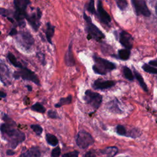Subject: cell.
<instances>
[{
	"label": "cell",
	"instance_id": "obj_1",
	"mask_svg": "<svg viewBox=\"0 0 157 157\" xmlns=\"http://www.w3.org/2000/svg\"><path fill=\"white\" fill-rule=\"evenodd\" d=\"M2 119L5 123L1 125V134L4 139L9 143L10 147L15 148L20 143L25 140V134L15 128V122L7 115L4 113Z\"/></svg>",
	"mask_w": 157,
	"mask_h": 157
},
{
	"label": "cell",
	"instance_id": "obj_2",
	"mask_svg": "<svg viewBox=\"0 0 157 157\" xmlns=\"http://www.w3.org/2000/svg\"><path fill=\"white\" fill-rule=\"evenodd\" d=\"M31 4V1L28 0H14L13 4L15 7V12H13V18L15 21H17V25L19 26H25V22L24 19L26 18L28 13L26 12V8L29 4Z\"/></svg>",
	"mask_w": 157,
	"mask_h": 157
},
{
	"label": "cell",
	"instance_id": "obj_3",
	"mask_svg": "<svg viewBox=\"0 0 157 157\" xmlns=\"http://www.w3.org/2000/svg\"><path fill=\"white\" fill-rule=\"evenodd\" d=\"M94 64L92 69L94 72L99 75H106L108 72L114 70L116 68L115 64L105 59L94 55L93 56Z\"/></svg>",
	"mask_w": 157,
	"mask_h": 157
},
{
	"label": "cell",
	"instance_id": "obj_4",
	"mask_svg": "<svg viewBox=\"0 0 157 157\" xmlns=\"http://www.w3.org/2000/svg\"><path fill=\"white\" fill-rule=\"evenodd\" d=\"M83 18L86 23V30L88 33L87 39H94L97 42H101L105 38L104 34L94 24L92 23L91 18L88 16L85 12H83Z\"/></svg>",
	"mask_w": 157,
	"mask_h": 157
},
{
	"label": "cell",
	"instance_id": "obj_5",
	"mask_svg": "<svg viewBox=\"0 0 157 157\" xmlns=\"http://www.w3.org/2000/svg\"><path fill=\"white\" fill-rule=\"evenodd\" d=\"M13 77L15 79L21 78L25 80L31 81L37 85H40V81L34 72L28 69L26 66H23L18 71H16L13 74Z\"/></svg>",
	"mask_w": 157,
	"mask_h": 157
},
{
	"label": "cell",
	"instance_id": "obj_6",
	"mask_svg": "<svg viewBox=\"0 0 157 157\" xmlns=\"http://www.w3.org/2000/svg\"><path fill=\"white\" fill-rule=\"evenodd\" d=\"M83 100L94 110H96L99 109L102 102V96L98 93L87 90L85 92Z\"/></svg>",
	"mask_w": 157,
	"mask_h": 157
},
{
	"label": "cell",
	"instance_id": "obj_7",
	"mask_svg": "<svg viewBox=\"0 0 157 157\" xmlns=\"http://www.w3.org/2000/svg\"><path fill=\"white\" fill-rule=\"evenodd\" d=\"M76 144L82 149H85L94 144V139L92 136L85 130L80 131L76 136Z\"/></svg>",
	"mask_w": 157,
	"mask_h": 157
},
{
	"label": "cell",
	"instance_id": "obj_8",
	"mask_svg": "<svg viewBox=\"0 0 157 157\" xmlns=\"http://www.w3.org/2000/svg\"><path fill=\"white\" fill-rule=\"evenodd\" d=\"M17 40L25 50L30 49L34 43L33 37L28 31H20L17 34Z\"/></svg>",
	"mask_w": 157,
	"mask_h": 157
},
{
	"label": "cell",
	"instance_id": "obj_9",
	"mask_svg": "<svg viewBox=\"0 0 157 157\" xmlns=\"http://www.w3.org/2000/svg\"><path fill=\"white\" fill-rule=\"evenodd\" d=\"M42 17V12L39 8H37L36 12L28 13L26 19L29 25L32 27L34 31H37L40 25V18Z\"/></svg>",
	"mask_w": 157,
	"mask_h": 157
},
{
	"label": "cell",
	"instance_id": "obj_10",
	"mask_svg": "<svg viewBox=\"0 0 157 157\" xmlns=\"http://www.w3.org/2000/svg\"><path fill=\"white\" fill-rule=\"evenodd\" d=\"M131 3L134 7L137 15H142L145 17H150L151 12L148 9L146 2L144 0H132Z\"/></svg>",
	"mask_w": 157,
	"mask_h": 157
},
{
	"label": "cell",
	"instance_id": "obj_11",
	"mask_svg": "<svg viewBox=\"0 0 157 157\" xmlns=\"http://www.w3.org/2000/svg\"><path fill=\"white\" fill-rule=\"evenodd\" d=\"M97 15L99 20L106 25H109L111 22V17L107 11L103 8L101 1H98Z\"/></svg>",
	"mask_w": 157,
	"mask_h": 157
},
{
	"label": "cell",
	"instance_id": "obj_12",
	"mask_svg": "<svg viewBox=\"0 0 157 157\" xmlns=\"http://www.w3.org/2000/svg\"><path fill=\"white\" fill-rule=\"evenodd\" d=\"M119 42L125 48L131 50L133 45V38L132 36L125 31H121L119 34Z\"/></svg>",
	"mask_w": 157,
	"mask_h": 157
},
{
	"label": "cell",
	"instance_id": "obj_13",
	"mask_svg": "<svg viewBox=\"0 0 157 157\" xmlns=\"http://www.w3.org/2000/svg\"><path fill=\"white\" fill-rule=\"evenodd\" d=\"M116 82L112 80H103L102 78H98L94 80L92 86L96 90H106L109 89L115 85Z\"/></svg>",
	"mask_w": 157,
	"mask_h": 157
},
{
	"label": "cell",
	"instance_id": "obj_14",
	"mask_svg": "<svg viewBox=\"0 0 157 157\" xmlns=\"http://www.w3.org/2000/svg\"><path fill=\"white\" fill-rule=\"evenodd\" d=\"M72 42H71V43L69 45L67 50L64 55V62L65 64L67 66H74L75 65V59L73 55V52H72Z\"/></svg>",
	"mask_w": 157,
	"mask_h": 157
},
{
	"label": "cell",
	"instance_id": "obj_15",
	"mask_svg": "<svg viewBox=\"0 0 157 157\" xmlns=\"http://www.w3.org/2000/svg\"><path fill=\"white\" fill-rule=\"evenodd\" d=\"M20 157H40V152L37 147H33L21 153Z\"/></svg>",
	"mask_w": 157,
	"mask_h": 157
},
{
	"label": "cell",
	"instance_id": "obj_16",
	"mask_svg": "<svg viewBox=\"0 0 157 157\" xmlns=\"http://www.w3.org/2000/svg\"><path fill=\"white\" fill-rule=\"evenodd\" d=\"M55 26L52 25L50 22H47L46 24V29L45 31V37L47 39V40L48 43L50 44H52V39L55 33Z\"/></svg>",
	"mask_w": 157,
	"mask_h": 157
},
{
	"label": "cell",
	"instance_id": "obj_17",
	"mask_svg": "<svg viewBox=\"0 0 157 157\" xmlns=\"http://www.w3.org/2000/svg\"><path fill=\"white\" fill-rule=\"evenodd\" d=\"M133 72L134 74V76L136 77V78L137 79V80L138 81L140 86L142 87V88L145 91L147 92L148 91V88L147 86L145 83V82L144 80V78L142 77V76L139 74V72L138 71H137L134 67H133Z\"/></svg>",
	"mask_w": 157,
	"mask_h": 157
},
{
	"label": "cell",
	"instance_id": "obj_18",
	"mask_svg": "<svg viewBox=\"0 0 157 157\" xmlns=\"http://www.w3.org/2000/svg\"><path fill=\"white\" fill-rule=\"evenodd\" d=\"M101 151L107 157H113L118 152V148L116 147H108L102 150Z\"/></svg>",
	"mask_w": 157,
	"mask_h": 157
},
{
	"label": "cell",
	"instance_id": "obj_19",
	"mask_svg": "<svg viewBox=\"0 0 157 157\" xmlns=\"http://www.w3.org/2000/svg\"><path fill=\"white\" fill-rule=\"evenodd\" d=\"M108 103V102H107ZM108 109H109L110 111L112 112H116L118 113H121L122 111L120 110V109L118 107V101L117 99H115L114 100H112V101L109 102L108 104Z\"/></svg>",
	"mask_w": 157,
	"mask_h": 157
},
{
	"label": "cell",
	"instance_id": "obj_20",
	"mask_svg": "<svg viewBox=\"0 0 157 157\" xmlns=\"http://www.w3.org/2000/svg\"><path fill=\"white\" fill-rule=\"evenodd\" d=\"M7 59L9 61V62L15 67L21 69L23 67V66L18 61L17 59L16 58V57L11 53V52H9L7 55Z\"/></svg>",
	"mask_w": 157,
	"mask_h": 157
},
{
	"label": "cell",
	"instance_id": "obj_21",
	"mask_svg": "<svg viewBox=\"0 0 157 157\" xmlns=\"http://www.w3.org/2000/svg\"><path fill=\"white\" fill-rule=\"evenodd\" d=\"M131 52L130 50L124 48V49H120L118 51V58L120 59L126 61L128 60L130 56Z\"/></svg>",
	"mask_w": 157,
	"mask_h": 157
},
{
	"label": "cell",
	"instance_id": "obj_22",
	"mask_svg": "<svg viewBox=\"0 0 157 157\" xmlns=\"http://www.w3.org/2000/svg\"><path fill=\"white\" fill-rule=\"evenodd\" d=\"M72 96L71 94L67 96L66 98H61L59 102L56 104H55V107L56 108H59L63 105L69 104L72 102Z\"/></svg>",
	"mask_w": 157,
	"mask_h": 157
},
{
	"label": "cell",
	"instance_id": "obj_23",
	"mask_svg": "<svg viewBox=\"0 0 157 157\" xmlns=\"http://www.w3.org/2000/svg\"><path fill=\"white\" fill-rule=\"evenodd\" d=\"M45 139L47 143L52 146H56L58 144V139L57 137L52 134H47L45 135Z\"/></svg>",
	"mask_w": 157,
	"mask_h": 157
},
{
	"label": "cell",
	"instance_id": "obj_24",
	"mask_svg": "<svg viewBox=\"0 0 157 157\" xmlns=\"http://www.w3.org/2000/svg\"><path fill=\"white\" fill-rule=\"evenodd\" d=\"M123 72L124 77L129 80V81H132L134 80V75L133 73L132 72L131 70L127 66H123Z\"/></svg>",
	"mask_w": 157,
	"mask_h": 157
},
{
	"label": "cell",
	"instance_id": "obj_25",
	"mask_svg": "<svg viewBox=\"0 0 157 157\" xmlns=\"http://www.w3.org/2000/svg\"><path fill=\"white\" fill-rule=\"evenodd\" d=\"M31 109L33 111H35V112H37L39 113H44L46 111V109L43 106V105L38 102H37L34 104H33L31 107Z\"/></svg>",
	"mask_w": 157,
	"mask_h": 157
},
{
	"label": "cell",
	"instance_id": "obj_26",
	"mask_svg": "<svg viewBox=\"0 0 157 157\" xmlns=\"http://www.w3.org/2000/svg\"><path fill=\"white\" fill-rule=\"evenodd\" d=\"M9 77V70L7 66L4 63L1 64V80L3 78Z\"/></svg>",
	"mask_w": 157,
	"mask_h": 157
},
{
	"label": "cell",
	"instance_id": "obj_27",
	"mask_svg": "<svg viewBox=\"0 0 157 157\" xmlns=\"http://www.w3.org/2000/svg\"><path fill=\"white\" fill-rule=\"evenodd\" d=\"M142 68L143 70L148 73H151V74H157V69L151 66L150 65H148L147 64H144L142 66Z\"/></svg>",
	"mask_w": 157,
	"mask_h": 157
},
{
	"label": "cell",
	"instance_id": "obj_28",
	"mask_svg": "<svg viewBox=\"0 0 157 157\" xmlns=\"http://www.w3.org/2000/svg\"><path fill=\"white\" fill-rule=\"evenodd\" d=\"M116 132L120 136H127V132L125 127L123 125L118 124L116 127Z\"/></svg>",
	"mask_w": 157,
	"mask_h": 157
},
{
	"label": "cell",
	"instance_id": "obj_29",
	"mask_svg": "<svg viewBox=\"0 0 157 157\" xmlns=\"http://www.w3.org/2000/svg\"><path fill=\"white\" fill-rule=\"evenodd\" d=\"M86 10L91 14H96L97 15V12H96V9L94 7V1L91 0L88 2L87 6H86Z\"/></svg>",
	"mask_w": 157,
	"mask_h": 157
},
{
	"label": "cell",
	"instance_id": "obj_30",
	"mask_svg": "<svg viewBox=\"0 0 157 157\" xmlns=\"http://www.w3.org/2000/svg\"><path fill=\"white\" fill-rule=\"evenodd\" d=\"M0 13L2 16L8 18H12V15H13V12H12L11 10L9 9H6L3 8L0 9Z\"/></svg>",
	"mask_w": 157,
	"mask_h": 157
},
{
	"label": "cell",
	"instance_id": "obj_31",
	"mask_svg": "<svg viewBox=\"0 0 157 157\" xmlns=\"http://www.w3.org/2000/svg\"><path fill=\"white\" fill-rule=\"evenodd\" d=\"M116 3L118 7L121 10H124L128 5V2L126 0H117L116 1Z\"/></svg>",
	"mask_w": 157,
	"mask_h": 157
},
{
	"label": "cell",
	"instance_id": "obj_32",
	"mask_svg": "<svg viewBox=\"0 0 157 157\" xmlns=\"http://www.w3.org/2000/svg\"><path fill=\"white\" fill-rule=\"evenodd\" d=\"M31 128L33 129V131L37 135V136H40L43 131V129L39 125V124H31L30 126Z\"/></svg>",
	"mask_w": 157,
	"mask_h": 157
},
{
	"label": "cell",
	"instance_id": "obj_33",
	"mask_svg": "<svg viewBox=\"0 0 157 157\" xmlns=\"http://www.w3.org/2000/svg\"><path fill=\"white\" fill-rule=\"evenodd\" d=\"M47 116L48 117V118H52V119L59 118V117L58 115L57 112L53 110H49L47 112Z\"/></svg>",
	"mask_w": 157,
	"mask_h": 157
},
{
	"label": "cell",
	"instance_id": "obj_34",
	"mask_svg": "<svg viewBox=\"0 0 157 157\" xmlns=\"http://www.w3.org/2000/svg\"><path fill=\"white\" fill-rule=\"evenodd\" d=\"M60 154H61V148L59 146H58L52 150L51 156L52 157H59Z\"/></svg>",
	"mask_w": 157,
	"mask_h": 157
},
{
	"label": "cell",
	"instance_id": "obj_35",
	"mask_svg": "<svg viewBox=\"0 0 157 157\" xmlns=\"http://www.w3.org/2000/svg\"><path fill=\"white\" fill-rule=\"evenodd\" d=\"M79 152L77 150H74L73 151L68 152L66 153H64L62 155V157H78Z\"/></svg>",
	"mask_w": 157,
	"mask_h": 157
},
{
	"label": "cell",
	"instance_id": "obj_36",
	"mask_svg": "<svg viewBox=\"0 0 157 157\" xmlns=\"http://www.w3.org/2000/svg\"><path fill=\"white\" fill-rule=\"evenodd\" d=\"M83 157H96V153L95 151L93 150H91L88 151H87L85 155Z\"/></svg>",
	"mask_w": 157,
	"mask_h": 157
},
{
	"label": "cell",
	"instance_id": "obj_37",
	"mask_svg": "<svg viewBox=\"0 0 157 157\" xmlns=\"http://www.w3.org/2000/svg\"><path fill=\"white\" fill-rule=\"evenodd\" d=\"M37 56L39 58V59L40 60L42 64L45 65V55H44V54H43L42 53H38L37 54Z\"/></svg>",
	"mask_w": 157,
	"mask_h": 157
},
{
	"label": "cell",
	"instance_id": "obj_38",
	"mask_svg": "<svg viewBox=\"0 0 157 157\" xmlns=\"http://www.w3.org/2000/svg\"><path fill=\"white\" fill-rule=\"evenodd\" d=\"M18 31L17 30L15 29V28H12L10 31L9 32V36H15V35H17L18 34Z\"/></svg>",
	"mask_w": 157,
	"mask_h": 157
},
{
	"label": "cell",
	"instance_id": "obj_39",
	"mask_svg": "<svg viewBox=\"0 0 157 157\" xmlns=\"http://www.w3.org/2000/svg\"><path fill=\"white\" fill-rule=\"evenodd\" d=\"M15 153V151H13L12 150H7L6 151V154L7 155H13Z\"/></svg>",
	"mask_w": 157,
	"mask_h": 157
},
{
	"label": "cell",
	"instance_id": "obj_40",
	"mask_svg": "<svg viewBox=\"0 0 157 157\" xmlns=\"http://www.w3.org/2000/svg\"><path fill=\"white\" fill-rule=\"evenodd\" d=\"M148 63L150 64V65L157 67V61H155H155H150Z\"/></svg>",
	"mask_w": 157,
	"mask_h": 157
},
{
	"label": "cell",
	"instance_id": "obj_41",
	"mask_svg": "<svg viewBox=\"0 0 157 157\" xmlns=\"http://www.w3.org/2000/svg\"><path fill=\"white\" fill-rule=\"evenodd\" d=\"M0 97H1V98H6V93H4V92H3V91H0Z\"/></svg>",
	"mask_w": 157,
	"mask_h": 157
},
{
	"label": "cell",
	"instance_id": "obj_42",
	"mask_svg": "<svg viewBox=\"0 0 157 157\" xmlns=\"http://www.w3.org/2000/svg\"><path fill=\"white\" fill-rule=\"evenodd\" d=\"M26 87L28 88V90L29 91H32V87H31V85H26Z\"/></svg>",
	"mask_w": 157,
	"mask_h": 157
},
{
	"label": "cell",
	"instance_id": "obj_43",
	"mask_svg": "<svg viewBox=\"0 0 157 157\" xmlns=\"http://www.w3.org/2000/svg\"><path fill=\"white\" fill-rule=\"evenodd\" d=\"M155 11H156V13L157 15V2H156V4L155 5Z\"/></svg>",
	"mask_w": 157,
	"mask_h": 157
},
{
	"label": "cell",
	"instance_id": "obj_44",
	"mask_svg": "<svg viewBox=\"0 0 157 157\" xmlns=\"http://www.w3.org/2000/svg\"><path fill=\"white\" fill-rule=\"evenodd\" d=\"M126 157H129V156H126Z\"/></svg>",
	"mask_w": 157,
	"mask_h": 157
}]
</instances>
